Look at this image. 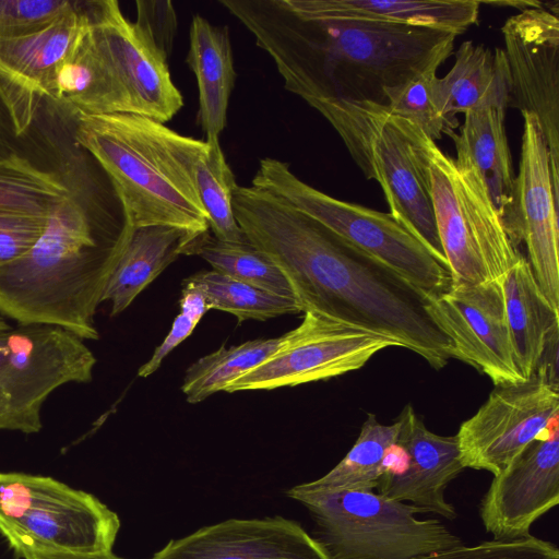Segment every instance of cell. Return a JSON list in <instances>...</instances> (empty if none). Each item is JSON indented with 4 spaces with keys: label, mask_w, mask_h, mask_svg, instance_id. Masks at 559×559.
Segmentation results:
<instances>
[{
    "label": "cell",
    "mask_w": 559,
    "mask_h": 559,
    "mask_svg": "<svg viewBox=\"0 0 559 559\" xmlns=\"http://www.w3.org/2000/svg\"><path fill=\"white\" fill-rule=\"evenodd\" d=\"M182 255H198L223 275L295 298L289 282L277 265L248 240H219L207 230L193 237L183 248Z\"/></svg>",
    "instance_id": "29"
},
{
    "label": "cell",
    "mask_w": 559,
    "mask_h": 559,
    "mask_svg": "<svg viewBox=\"0 0 559 559\" xmlns=\"http://www.w3.org/2000/svg\"><path fill=\"white\" fill-rule=\"evenodd\" d=\"M164 123L133 114L78 115L75 138L110 179L133 228L210 230L190 174L165 139Z\"/></svg>",
    "instance_id": "4"
},
{
    "label": "cell",
    "mask_w": 559,
    "mask_h": 559,
    "mask_svg": "<svg viewBox=\"0 0 559 559\" xmlns=\"http://www.w3.org/2000/svg\"><path fill=\"white\" fill-rule=\"evenodd\" d=\"M523 116L519 173L510 206L500 216L511 242L524 243L527 261L547 300L559 310V193L536 117Z\"/></svg>",
    "instance_id": "13"
},
{
    "label": "cell",
    "mask_w": 559,
    "mask_h": 559,
    "mask_svg": "<svg viewBox=\"0 0 559 559\" xmlns=\"http://www.w3.org/2000/svg\"><path fill=\"white\" fill-rule=\"evenodd\" d=\"M400 427L399 419L391 425H383L376 415L368 414L347 454L324 476L301 485L311 490L323 491L377 488L386 457L396 443Z\"/></svg>",
    "instance_id": "28"
},
{
    "label": "cell",
    "mask_w": 559,
    "mask_h": 559,
    "mask_svg": "<svg viewBox=\"0 0 559 559\" xmlns=\"http://www.w3.org/2000/svg\"><path fill=\"white\" fill-rule=\"evenodd\" d=\"M559 502V426L556 420L493 479L479 504L495 540L531 536V526Z\"/></svg>",
    "instance_id": "16"
},
{
    "label": "cell",
    "mask_w": 559,
    "mask_h": 559,
    "mask_svg": "<svg viewBox=\"0 0 559 559\" xmlns=\"http://www.w3.org/2000/svg\"><path fill=\"white\" fill-rule=\"evenodd\" d=\"M120 520L94 495L55 478L0 472V534L21 558L111 551Z\"/></svg>",
    "instance_id": "7"
},
{
    "label": "cell",
    "mask_w": 559,
    "mask_h": 559,
    "mask_svg": "<svg viewBox=\"0 0 559 559\" xmlns=\"http://www.w3.org/2000/svg\"><path fill=\"white\" fill-rule=\"evenodd\" d=\"M9 328H10V325L7 322V320L2 316H0V331L7 330Z\"/></svg>",
    "instance_id": "39"
},
{
    "label": "cell",
    "mask_w": 559,
    "mask_h": 559,
    "mask_svg": "<svg viewBox=\"0 0 559 559\" xmlns=\"http://www.w3.org/2000/svg\"><path fill=\"white\" fill-rule=\"evenodd\" d=\"M501 33L510 72L509 107L536 117L559 193V2L521 10Z\"/></svg>",
    "instance_id": "12"
},
{
    "label": "cell",
    "mask_w": 559,
    "mask_h": 559,
    "mask_svg": "<svg viewBox=\"0 0 559 559\" xmlns=\"http://www.w3.org/2000/svg\"><path fill=\"white\" fill-rule=\"evenodd\" d=\"M186 62L198 83V123L205 141L219 143L237 76L228 26L213 25L202 15L194 14Z\"/></svg>",
    "instance_id": "21"
},
{
    "label": "cell",
    "mask_w": 559,
    "mask_h": 559,
    "mask_svg": "<svg viewBox=\"0 0 559 559\" xmlns=\"http://www.w3.org/2000/svg\"><path fill=\"white\" fill-rule=\"evenodd\" d=\"M401 423L396 443L391 449L377 490L382 497L413 504L424 513H437L448 520L457 515L445 499L448 485L465 468L460 460L456 436L430 431L411 404L397 418Z\"/></svg>",
    "instance_id": "17"
},
{
    "label": "cell",
    "mask_w": 559,
    "mask_h": 559,
    "mask_svg": "<svg viewBox=\"0 0 559 559\" xmlns=\"http://www.w3.org/2000/svg\"><path fill=\"white\" fill-rule=\"evenodd\" d=\"M183 282L191 284L203 295L210 310L231 313L239 322L265 321L283 314L302 312L295 298L270 293L213 270L193 274Z\"/></svg>",
    "instance_id": "31"
},
{
    "label": "cell",
    "mask_w": 559,
    "mask_h": 559,
    "mask_svg": "<svg viewBox=\"0 0 559 559\" xmlns=\"http://www.w3.org/2000/svg\"><path fill=\"white\" fill-rule=\"evenodd\" d=\"M501 285L515 364L526 380L537 370L551 338L558 335L559 310L543 294L523 255L503 275Z\"/></svg>",
    "instance_id": "23"
},
{
    "label": "cell",
    "mask_w": 559,
    "mask_h": 559,
    "mask_svg": "<svg viewBox=\"0 0 559 559\" xmlns=\"http://www.w3.org/2000/svg\"><path fill=\"white\" fill-rule=\"evenodd\" d=\"M430 309L459 360L485 373L495 385L525 380L514 359L501 280L451 286L430 298Z\"/></svg>",
    "instance_id": "15"
},
{
    "label": "cell",
    "mask_w": 559,
    "mask_h": 559,
    "mask_svg": "<svg viewBox=\"0 0 559 559\" xmlns=\"http://www.w3.org/2000/svg\"><path fill=\"white\" fill-rule=\"evenodd\" d=\"M425 153L451 286L500 281L522 254L507 235L478 173L443 153L427 135Z\"/></svg>",
    "instance_id": "8"
},
{
    "label": "cell",
    "mask_w": 559,
    "mask_h": 559,
    "mask_svg": "<svg viewBox=\"0 0 559 559\" xmlns=\"http://www.w3.org/2000/svg\"><path fill=\"white\" fill-rule=\"evenodd\" d=\"M179 306L180 312L175 318L170 331L156 347L152 357L140 367L139 377L146 378L153 374L165 357L190 336L201 318L210 310L203 295L183 281Z\"/></svg>",
    "instance_id": "35"
},
{
    "label": "cell",
    "mask_w": 559,
    "mask_h": 559,
    "mask_svg": "<svg viewBox=\"0 0 559 559\" xmlns=\"http://www.w3.org/2000/svg\"><path fill=\"white\" fill-rule=\"evenodd\" d=\"M510 72L503 49L463 41L455 61L443 76L431 81L432 103L439 115L452 124L453 117L484 108L507 109L510 100Z\"/></svg>",
    "instance_id": "20"
},
{
    "label": "cell",
    "mask_w": 559,
    "mask_h": 559,
    "mask_svg": "<svg viewBox=\"0 0 559 559\" xmlns=\"http://www.w3.org/2000/svg\"><path fill=\"white\" fill-rule=\"evenodd\" d=\"M195 236L171 226L133 228L103 295V302L111 305L110 316L126 310Z\"/></svg>",
    "instance_id": "27"
},
{
    "label": "cell",
    "mask_w": 559,
    "mask_h": 559,
    "mask_svg": "<svg viewBox=\"0 0 559 559\" xmlns=\"http://www.w3.org/2000/svg\"><path fill=\"white\" fill-rule=\"evenodd\" d=\"M48 218L0 212V267L28 253L43 236Z\"/></svg>",
    "instance_id": "36"
},
{
    "label": "cell",
    "mask_w": 559,
    "mask_h": 559,
    "mask_svg": "<svg viewBox=\"0 0 559 559\" xmlns=\"http://www.w3.org/2000/svg\"><path fill=\"white\" fill-rule=\"evenodd\" d=\"M29 559H122L112 551L102 552H47L31 557Z\"/></svg>",
    "instance_id": "38"
},
{
    "label": "cell",
    "mask_w": 559,
    "mask_h": 559,
    "mask_svg": "<svg viewBox=\"0 0 559 559\" xmlns=\"http://www.w3.org/2000/svg\"><path fill=\"white\" fill-rule=\"evenodd\" d=\"M134 22L153 44L168 58L177 28L176 13L170 1H136Z\"/></svg>",
    "instance_id": "37"
},
{
    "label": "cell",
    "mask_w": 559,
    "mask_h": 559,
    "mask_svg": "<svg viewBox=\"0 0 559 559\" xmlns=\"http://www.w3.org/2000/svg\"><path fill=\"white\" fill-rule=\"evenodd\" d=\"M91 33L108 56L129 97L131 114L160 123L171 120L183 98L168 57L128 20L116 0H83Z\"/></svg>",
    "instance_id": "14"
},
{
    "label": "cell",
    "mask_w": 559,
    "mask_h": 559,
    "mask_svg": "<svg viewBox=\"0 0 559 559\" xmlns=\"http://www.w3.org/2000/svg\"><path fill=\"white\" fill-rule=\"evenodd\" d=\"M86 24L83 0L71 12L33 34L0 40V75L32 91L49 95L59 64Z\"/></svg>",
    "instance_id": "24"
},
{
    "label": "cell",
    "mask_w": 559,
    "mask_h": 559,
    "mask_svg": "<svg viewBox=\"0 0 559 559\" xmlns=\"http://www.w3.org/2000/svg\"><path fill=\"white\" fill-rule=\"evenodd\" d=\"M48 96L84 115L131 114L127 92L93 37L87 17L74 47L59 64Z\"/></svg>",
    "instance_id": "22"
},
{
    "label": "cell",
    "mask_w": 559,
    "mask_h": 559,
    "mask_svg": "<svg viewBox=\"0 0 559 559\" xmlns=\"http://www.w3.org/2000/svg\"><path fill=\"white\" fill-rule=\"evenodd\" d=\"M273 60L284 87L305 102L386 105L388 94L435 59L449 58L457 35L362 20L307 19L284 0H219Z\"/></svg>",
    "instance_id": "2"
},
{
    "label": "cell",
    "mask_w": 559,
    "mask_h": 559,
    "mask_svg": "<svg viewBox=\"0 0 559 559\" xmlns=\"http://www.w3.org/2000/svg\"><path fill=\"white\" fill-rule=\"evenodd\" d=\"M307 19L362 20L440 29L460 35L476 24V0H284Z\"/></svg>",
    "instance_id": "19"
},
{
    "label": "cell",
    "mask_w": 559,
    "mask_h": 559,
    "mask_svg": "<svg viewBox=\"0 0 559 559\" xmlns=\"http://www.w3.org/2000/svg\"><path fill=\"white\" fill-rule=\"evenodd\" d=\"M447 57L435 59L404 84L392 90L386 97V108L393 115L415 124L432 141L443 132H451L452 124L437 111L430 93L432 79Z\"/></svg>",
    "instance_id": "32"
},
{
    "label": "cell",
    "mask_w": 559,
    "mask_h": 559,
    "mask_svg": "<svg viewBox=\"0 0 559 559\" xmlns=\"http://www.w3.org/2000/svg\"><path fill=\"white\" fill-rule=\"evenodd\" d=\"M78 0H0V40L38 32L75 9Z\"/></svg>",
    "instance_id": "33"
},
{
    "label": "cell",
    "mask_w": 559,
    "mask_h": 559,
    "mask_svg": "<svg viewBox=\"0 0 559 559\" xmlns=\"http://www.w3.org/2000/svg\"><path fill=\"white\" fill-rule=\"evenodd\" d=\"M396 342L318 311L285 333L280 346L260 365L226 385V392L274 390L326 380L360 369Z\"/></svg>",
    "instance_id": "10"
},
{
    "label": "cell",
    "mask_w": 559,
    "mask_h": 559,
    "mask_svg": "<svg viewBox=\"0 0 559 559\" xmlns=\"http://www.w3.org/2000/svg\"><path fill=\"white\" fill-rule=\"evenodd\" d=\"M306 103L334 128L364 176L380 185L393 218L448 266L431 199L426 134L385 105L344 99Z\"/></svg>",
    "instance_id": "5"
},
{
    "label": "cell",
    "mask_w": 559,
    "mask_h": 559,
    "mask_svg": "<svg viewBox=\"0 0 559 559\" xmlns=\"http://www.w3.org/2000/svg\"><path fill=\"white\" fill-rule=\"evenodd\" d=\"M231 202L247 240L282 271L302 312L388 337L436 370L457 359L430 297L395 271L269 191L237 185Z\"/></svg>",
    "instance_id": "1"
},
{
    "label": "cell",
    "mask_w": 559,
    "mask_h": 559,
    "mask_svg": "<svg viewBox=\"0 0 559 559\" xmlns=\"http://www.w3.org/2000/svg\"><path fill=\"white\" fill-rule=\"evenodd\" d=\"M67 183L34 248L0 267V316L97 340L95 313L133 227L94 157L73 162Z\"/></svg>",
    "instance_id": "3"
},
{
    "label": "cell",
    "mask_w": 559,
    "mask_h": 559,
    "mask_svg": "<svg viewBox=\"0 0 559 559\" xmlns=\"http://www.w3.org/2000/svg\"><path fill=\"white\" fill-rule=\"evenodd\" d=\"M412 559H559L558 547L533 535L518 540H486Z\"/></svg>",
    "instance_id": "34"
},
{
    "label": "cell",
    "mask_w": 559,
    "mask_h": 559,
    "mask_svg": "<svg viewBox=\"0 0 559 559\" xmlns=\"http://www.w3.org/2000/svg\"><path fill=\"white\" fill-rule=\"evenodd\" d=\"M251 183L379 260L430 298L451 287L449 267L390 213L335 199L299 179L288 163L272 157L260 160Z\"/></svg>",
    "instance_id": "9"
},
{
    "label": "cell",
    "mask_w": 559,
    "mask_h": 559,
    "mask_svg": "<svg viewBox=\"0 0 559 559\" xmlns=\"http://www.w3.org/2000/svg\"><path fill=\"white\" fill-rule=\"evenodd\" d=\"M558 415V381L542 366L524 381L496 385L455 435L462 465L502 473Z\"/></svg>",
    "instance_id": "11"
},
{
    "label": "cell",
    "mask_w": 559,
    "mask_h": 559,
    "mask_svg": "<svg viewBox=\"0 0 559 559\" xmlns=\"http://www.w3.org/2000/svg\"><path fill=\"white\" fill-rule=\"evenodd\" d=\"M165 139L193 180L213 236L233 242L247 240L234 215L231 200L237 183L221 143L185 136L168 127Z\"/></svg>",
    "instance_id": "25"
},
{
    "label": "cell",
    "mask_w": 559,
    "mask_h": 559,
    "mask_svg": "<svg viewBox=\"0 0 559 559\" xmlns=\"http://www.w3.org/2000/svg\"><path fill=\"white\" fill-rule=\"evenodd\" d=\"M504 119L506 109L471 110L464 114L459 133L450 132L455 159L476 169L499 217L512 202L515 179Z\"/></svg>",
    "instance_id": "26"
},
{
    "label": "cell",
    "mask_w": 559,
    "mask_h": 559,
    "mask_svg": "<svg viewBox=\"0 0 559 559\" xmlns=\"http://www.w3.org/2000/svg\"><path fill=\"white\" fill-rule=\"evenodd\" d=\"M286 495L310 512L311 535L330 559H412L465 545L437 519H417L419 508L372 490H311Z\"/></svg>",
    "instance_id": "6"
},
{
    "label": "cell",
    "mask_w": 559,
    "mask_h": 559,
    "mask_svg": "<svg viewBox=\"0 0 559 559\" xmlns=\"http://www.w3.org/2000/svg\"><path fill=\"white\" fill-rule=\"evenodd\" d=\"M283 335L272 338L247 341L229 348L222 345L186 370L181 391L187 402L197 404L212 394L224 391L226 385L250 371L280 346Z\"/></svg>",
    "instance_id": "30"
},
{
    "label": "cell",
    "mask_w": 559,
    "mask_h": 559,
    "mask_svg": "<svg viewBox=\"0 0 559 559\" xmlns=\"http://www.w3.org/2000/svg\"><path fill=\"white\" fill-rule=\"evenodd\" d=\"M151 559H330L297 522L230 519L170 540Z\"/></svg>",
    "instance_id": "18"
}]
</instances>
